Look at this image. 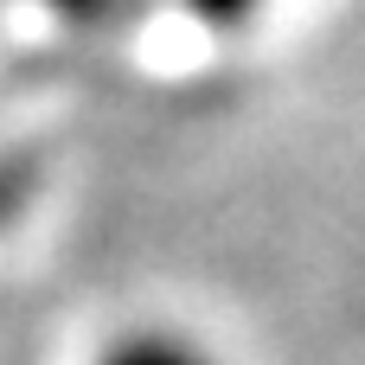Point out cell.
<instances>
[{"instance_id": "cell-1", "label": "cell", "mask_w": 365, "mask_h": 365, "mask_svg": "<svg viewBox=\"0 0 365 365\" xmlns=\"http://www.w3.org/2000/svg\"><path fill=\"white\" fill-rule=\"evenodd\" d=\"M83 365H225L218 346L180 321H128L115 334H103Z\"/></svg>"}, {"instance_id": "cell-2", "label": "cell", "mask_w": 365, "mask_h": 365, "mask_svg": "<svg viewBox=\"0 0 365 365\" xmlns=\"http://www.w3.org/2000/svg\"><path fill=\"white\" fill-rule=\"evenodd\" d=\"M192 26H205V32H244L250 19H263V6L269 0H173Z\"/></svg>"}, {"instance_id": "cell-3", "label": "cell", "mask_w": 365, "mask_h": 365, "mask_svg": "<svg viewBox=\"0 0 365 365\" xmlns=\"http://www.w3.org/2000/svg\"><path fill=\"white\" fill-rule=\"evenodd\" d=\"M38 6L71 32H96V26H122L135 0H38Z\"/></svg>"}, {"instance_id": "cell-4", "label": "cell", "mask_w": 365, "mask_h": 365, "mask_svg": "<svg viewBox=\"0 0 365 365\" xmlns=\"http://www.w3.org/2000/svg\"><path fill=\"white\" fill-rule=\"evenodd\" d=\"M13 192H19V160H13V148L0 141V212L13 205Z\"/></svg>"}]
</instances>
